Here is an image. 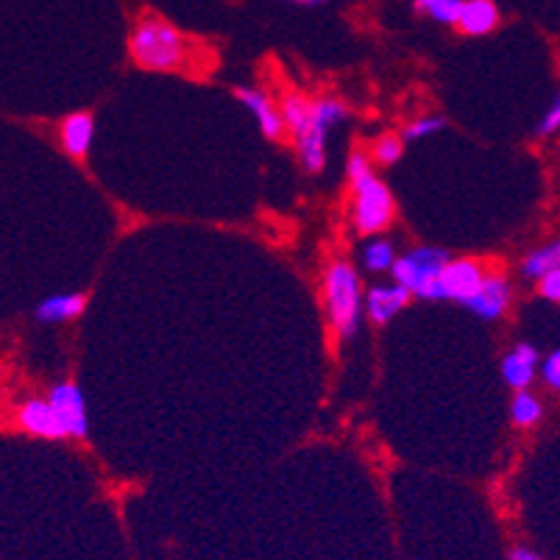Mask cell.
<instances>
[{
  "instance_id": "cell-21",
  "label": "cell",
  "mask_w": 560,
  "mask_h": 560,
  "mask_svg": "<svg viewBox=\"0 0 560 560\" xmlns=\"http://www.w3.org/2000/svg\"><path fill=\"white\" fill-rule=\"evenodd\" d=\"M444 126H446V120L441 115L419 117V120H412V124L405 129V140H424V137L438 135V131L444 129Z\"/></svg>"
},
{
  "instance_id": "cell-6",
  "label": "cell",
  "mask_w": 560,
  "mask_h": 560,
  "mask_svg": "<svg viewBox=\"0 0 560 560\" xmlns=\"http://www.w3.org/2000/svg\"><path fill=\"white\" fill-rule=\"evenodd\" d=\"M450 254L444 248H432V246H419L410 248L407 254H401L394 265V279L396 284L407 288L412 296H424V290L430 288L438 279V273L444 271L450 265Z\"/></svg>"
},
{
  "instance_id": "cell-16",
  "label": "cell",
  "mask_w": 560,
  "mask_h": 560,
  "mask_svg": "<svg viewBox=\"0 0 560 560\" xmlns=\"http://www.w3.org/2000/svg\"><path fill=\"white\" fill-rule=\"evenodd\" d=\"M552 271H560V241L529 252L522 262V277L533 279V282H538V279Z\"/></svg>"
},
{
  "instance_id": "cell-1",
  "label": "cell",
  "mask_w": 560,
  "mask_h": 560,
  "mask_svg": "<svg viewBox=\"0 0 560 560\" xmlns=\"http://www.w3.org/2000/svg\"><path fill=\"white\" fill-rule=\"evenodd\" d=\"M282 112L284 120H288V131L296 140L302 167L307 173H320L327 165L329 131L343 124L349 117V109L335 98L310 101L299 93H290L284 95Z\"/></svg>"
},
{
  "instance_id": "cell-27",
  "label": "cell",
  "mask_w": 560,
  "mask_h": 560,
  "mask_svg": "<svg viewBox=\"0 0 560 560\" xmlns=\"http://www.w3.org/2000/svg\"><path fill=\"white\" fill-rule=\"evenodd\" d=\"M299 3H304V0H299Z\"/></svg>"
},
{
  "instance_id": "cell-4",
  "label": "cell",
  "mask_w": 560,
  "mask_h": 560,
  "mask_svg": "<svg viewBox=\"0 0 560 560\" xmlns=\"http://www.w3.org/2000/svg\"><path fill=\"white\" fill-rule=\"evenodd\" d=\"M324 302H327L329 327L338 332V338H354L365 310V296L354 265L346 259H335L329 265L324 277Z\"/></svg>"
},
{
  "instance_id": "cell-19",
  "label": "cell",
  "mask_w": 560,
  "mask_h": 560,
  "mask_svg": "<svg viewBox=\"0 0 560 560\" xmlns=\"http://www.w3.org/2000/svg\"><path fill=\"white\" fill-rule=\"evenodd\" d=\"M396 252L388 241H371L369 246L363 248V265L369 268L371 273H382V271H394L396 265Z\"/></svg>"
},
{
  "instance_id": "cell-2",
  "label": "cell",
  "mask_w": 560,
  "mask_h": 560,
  "mask_svg": "<svg viewBox=\"0 0 560 560\" xmlns=\"http://www.w3.org/2000/svg\"><path fill=\"white\" fill-rule=\"evenodd\" d=\"M129 54L137 68L171 73L179 70L187 59V39L173 23L160 14H142L129 37Z\"/></svg>"
},
{
  "instance_id": "cell-9",
  "label": "cell",
  "mask_w": 560,
  "mask_h": 560,
  "mask_svg": "<svg viewBox=\"0 0 560 560\" xmlns=\"http://www.w3.org/2000/svg\"><path fill=\"white\" fill-rule=\"evenodd\" d=\"M18 421L28 435L43 438V441H62L70 438L65 430L59 412L54 410L48 399H25L18 410Z\"/></svg>"
},
{
  "instance_id": "cell-3",
  "label": "cell",
  "mask_w": 560,
  "mask_h": 560,
  "mask_svg": "<svg viewBox=\"0 0 560 560\" xmlns=\"http://www.w3.org/2000/svg\"><path fill=\"white\" fill-rule=\"evenodd\" d=\"M346 171H349L351 190H354V210H351V218H354L358 232H385L396 215V203L388 185L376 179L374 171H371V156L365 151H351L349 162H346Z\"/></svg>"
},
{
  "instance_id": "cell-17",
  "label": "cell",
  "mask_w": 560,
  "mask_h": 560,
  "mask_svg": "<svg viewBox=\"0 0 560 560\" xmlns=\"http://www.w3.org/2000/svg\"><path fill=\"white\" fill-rule=\"evenodd\" d=\"M416 12L444 25H457L463 12V0H416Z\"/></svg>"
},
{
  "instance_id": "cell-12",
  "label": "cell",
  "mask_w": 560,
  "mask_h": 560,
  "mask_svg": "<svg viewBox=\"0 0 560 560\" xmlns=\"http://www.w3.org/2000/svg\"><path fill=\"white\" fill-rule=\"evenodd\" d=\"M410 296V290L401 288V284H376L365 293V313H369L376 327H385L388 320H394L407 307Z\"/></svg>"
},
{
  "instance_id": "cell-23",
  "label": "cell",
  "mask_w": 560,
  "mask_h": 560,
  "mask_svg": "<svg viewBox=\"0 0 560 560\" xmlns=\"http://www.w3.org/2000/svg\"><path fill=\"white\" fill-rule=\"evenodd\" d=\"M558 131H560V93L555 95L552 106L544 112V117L538 120V126H536L538 137H552V135H558Z\"/></svg>"
},
{
  "instance_id": "cell-11",
  "label": "cell",
  "mask_w": 560,
  "mask_h": 560,
  "mask_svg": "<svg viewBox=\"0 0 560 560\" xmlns=\"http://www.w3.org/2000/svg\"><path fill=\"white\" fill-rule=\"evenodd\" d=\"M536 374H541V358H538V349L533 343H518L516 349L508 351L502 358V380L511 385L513 390H527L536 380Z\"/></svg>"
},
{
  "instance_id": "cell-14",
  "label": "cell",
  "mask_w": 560,
  "mask_h": 560,
  "mask_svg": "<svg viewBox=\"0 0 560 560\" xmlns=\"http://www.w3.org/2000/svg\"><path fill=\"white\" fill-rule=\"evenodd\" d=\"M499 25V9L493 0H463L457 28L468 37H486Z\"/></svg>"
},
{
  "instance_id": "cell-10",
  "label": "cell",
  "mask_w": 560,
  "mask_h": 560,
  "mask_svg": "<svg viewBox=\"0 0 560 560\" xmlns=\"http://www.w3.org/2000/svg\"><path fill=\"white\" fill-rule=\"evenodd\" d=\"M511 282H508L505 277H499V273H488L486 282L480 284V290H477L475 296L468 299L463 307L471 310V313L482 320H497L505 315L508 307H511Z\"/></svg>"
},
{
  "instance_id": "cell-8",
  "label": "cell",
  "mask_w": 560,
  "mask_h": 560,
  "mask_svg": "<svg viewBox=\"0 0 560 560\" xmlns=\"http://www.w3.org/2000/svg\"><path fill=\"white\" fill-rule=\"evenodd\" d=\"M48 401L59 412L65 430L70 438H86L90 432V419H86V401L75 382H59L50 388Z\"/></svg>"
},
{
  "instance_id": "cell-20",
  "label": "cell",
  "mask_w": 560,
  "mask_h": 560,
  "mask_svg": "<svg viewBox=\"0 0 560 560\" xmlns=\"http://www.w3.org/2000/svg\"><path fill=\"white\" fill-rule=\"evenodd\" d=\"M405 154V137L396 135H382L380 140L374 142V160L380 165H396Z\"/></svg>"
},
{
  "instance_id": "cell-24",
  "label": "cell",
  "mask_w": 560,
  "mask_h": 560,
  "mask_svg": "<svg viewBox=\"0 0 560 560\" xmlns=\"http://www.w3.org/2000/svg\"><path fill=\"white\" fill-rule=\"evenodd\" d=\"M538 293H541L547 302L560 304V271L547 273V277L538 279Z\"/></svg>"
},
{
  "instance_id": "cell-22",
  "label": "cell",
  "mask_w": 560,
  "mask_h": 560,
  "mask_svg": "<svg viewBox=\"0 0 560 560\" xmlns=\"http://www.w3.org/2000/svg\"><path fill=\"white\" fill-rule=\"evenodd\" d=\"M541 380L547 388L560 394V349H552L547 358L541 360Z\"/></svg>"
},
{
  "instance_id": "cell-18",
  "label": "cell",
  "mask_w": 560,
  "mask_h": 560,
  "mask_svg": "<svg viewBox=\"0 0 560 560\" xmlns=\"http://www.w3.org/2000/svg\"><path fill=\"white\" fill-rule=\"evenodd\" d=\"M541 416H544V407H541V401H538V396L527 394V390H518V394L513 396V401H511L513 424L533 427L541 421Z\"/></svg>"
},
{
  "instance_id": "cell-15",
  "label": "cell",
  "mask_w": 560,
  "mask_h": 560,
  "mask_svg": "<svg viewBox=\"0 0 560 560\" xmlns=\"http://www.w3.org/2000/svg\"><path fill=\"white\" fill-rule=\"evenodd\" d=\"M86 296L81 293H56V296L43 299L34 310L37 320L43 324H65V320H73L84 313Z\"/></svg>"
},
{
  "instance_id": "cell-7",
  "label": "cell",
  "mask_w": 560,
  "mask_h": 560,
  "mask_svg": "<svg viewBox=\"0 0 560 560\" xmlns=\"http://www.w3.org/2000/svg\"><path fill=\"white\" fill-rule=\"evenodd\" d=\"M234 98L252 112L259 131H262L268 140H282L284 131H288V120H284L282 106H279L271 95L257 90V86H237V90H234Z\"/></svg>"
},
{
  "instance_id": "cell-5",
  "label": "cell",
  "mask_w": 560,
  "mask_h": 560,
  "mask_svg": "<svg viewBox=\"0 0 560 560\" xmlns=\"http://www.w3.org/2000/svg\"><path fill=\"white\" fill-rule=\"evenodd\" d=\"M486 268L477 259H450L435 282L424 290L427 302H460L466 304L486 282Z\"/></svg>"
},
{
  "instance_id": "cell-26",
  "label": "cell",
  "mask_w": 560,
  "mask_h": 560,
  "mask_svg": "<svg viewBox=\"0 0 560 560\" xmlns=\"http://www.w3.org/2000/svg\"><path fill=\"white\" fill-rule=\"evenodd\" d=\"M307 7H324V3H329V0H304Z\"/></svg>"
},
{
  "instance_id": "cell-13",
  "label": "cell",
  "mask_w": 560,
  "mask_h": 560,
  "mask_svg": "<svg viewBox=\"0 0 560 560\" xmlns=\"http://www.w3.org/2000/svg\"><path fill=\"white\" fill-rule=\"evenodd\" d=\"M59 140H62V149L68 151L75 160H84L93 149L95 140V120L90 112H73L62 120V129H59Z\"/></svg>"
},
{
  "instance_id": "cell-25",
  "label": "cell",
  "mask_w": 560,
  "mask_h": 560,
  "mask_svg": "<svg viewBox=\"0 0 560 560\" xmlns=\"http://www.w3.org/2000/svg\"><path fill=\"white\" fill-rule=\"evenodd\" d=\"M508 560H544V558L538 552H533V549H529V547H516Z\"/></svg>"
}]
</instances>
